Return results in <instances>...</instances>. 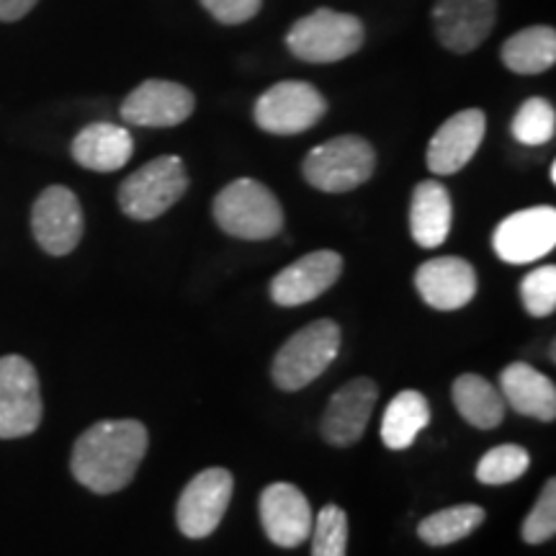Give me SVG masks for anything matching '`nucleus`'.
Wrapping results in <instances>:
<instances>
[{
  "instance_id": "6e6552de",
  "label": "nucleus",
  "mask_w": 556,
  "mask_h": 556,
  "mask_svg": "<svg viewBox=\"0 0 556 556\" xmlns=\"http://www.w3.org/2000/svg\"><path fill=\"white\" fill-rule=\"evenodd\" d=\"M328 111V101L312 83L283 80L255 101V124L270 135H302Z\"/></svg>"
},
{
  "instance_id": "39448f33",
  "label": "nucleus",
  "mask_w": 556,
  "mask_h": 556,
  "mask_svg": "<svg viewBox=\"0 0 556 556\" xmlns=\"http://www.w3.org/2000/svg\"><path fill=\"white\" fill-rule=\"evenodd\" d=\"M377 170V150L356 135H343L317 144L304 157L302 173L312 189L325 193H348L364 186Z\"/></svg>"
},
{
  "instance_id": "aec40b11",
  "label": "nucleus",
  "mask_w": 556,
  "mask_h": 556,
  "mask_svg": "<svg viewBox=\"0 0 556 556\" xmlns=\"http://www.w3.org/2000/svg\"><path fill=\"white\" fill-rule=\"evenodd\" d=\"M500 387L507 405L516 409L518 415L536 417V420L552 422L556 417V387L554 381L536 371L533 366L510 364L500 374Z\"/></svg>"
},
{
  "instance_id": "dca6fc26",
  "label": "nucleus",
  "mask_w": 556,
  "mask_h": 556,
  "mask_svg": "<svg viewBox=\"0 0 556 556\" xmlns=\"http://www.w3.org/2000/svg\"><path fill=\"white\" fill-rule=\"evenodd\" d=\"M377 400L379 387L366 377L348 381L343 389H338L332 394L328 409H325L323 426H319L325 441L338 448H348L358 443L361 435L366 433Z\"/></svg>"
},
{
  "instance_id": "f8f14e48",
  "label": "nucleus",
  "mask_w": 556,
  "mask_h": 556,
  "mask_svg": "<svg viewBox=\"0 0 556 556\" xmlns=\"http://www.w3.org/2000/svg\"><path fill=\"white\" fill-rule=\"evenodd\" d=\"M197 109V99L186 86L173 80H144L122 103V119L135 127H178Z\"/></svg>"
},
{
  "instance_id": "1a4fd4ad",
  "label": "nucleus",
  "mask_w": 556,
  "mask_h": 556,
  "mask_svg": "<svg viewBox=\"0 0 556 556\" xmlns=\"http://www.w3.org/2000/svg\"><path fill=\"white\" fill-rule=\"evenodd\" d=\"M31 232L39 248L54 258L73 253L86 232L78 197L67 186H47L31 206Z\"/></svg>"
},
{
  "instance_id": "c756f323",
  "label": "nucleus",
  "mask_w": 556,
  "mask_h": 556,
  "mask_svg": "<svg viewBox=\"0 0 556 556\" xmlns=\"http://www.w3.org/2000/svg\"><path fill=\"white\" fill-rule=\"evenodd\" d=\"M520 533H523L526 544H533V546L554 539V533H556V482L554 479H548V482L544 484L536 505H533V510L528 513L523 520Z\"/></svg>"
},
{
  "instance_id": "412c9836",
  "label": "nucleus",
  "mask_w": 556,
  "mask_h": 556,
  "mask_svg": "<svg viewBox=\"0 0 556 556\" xmlns=\"http://www.w3.org/2000/svg\"><path fill=\"white\" fill-rule=\"evenodd\" d=\"M451 197L446 186L438 180H422L415 186L413 204H409V229L420 248H441L451 232Z\"/></svg>"
},
{
  "instance_id": "4468645a",
  "label": "nucleus",
  "mask_w": 556,
  "mask_h": 556,
  "mask_svg": "<svg viewBox=\"0 0 556 556\" xmlns=\"http://www.w3.org/2000/svg\"><path fill=\"white\" fill-rule=\"evenodd\" d=\"M343 274V258L336 250H312V253L283 268L270 281V299L278 307H299L315 302Z\"/></svg>"
},
{
  "instance_id": "9d476101",
  "label": "nucleus",
  "mask_w": 556,
  "mask_h": 556,
  "mask_svg": "<svg viewBox=\"0 0 556 556\" xmlns=\"http://www.w3.org/2000/svg\"><path fill=\"white\" fill-rule=\"evenodd\" d=\"M235 479L227 469H206L186 484L184 495L178 500L176 520L184 536L206 539L217 531L225 518L229 500H232Z\"/></svg>"
},
{
  "instance_id": "cd10ccee",
  "label": "nucleus",
  "mask_w": 556,
  "mask_h": 556,
  "mask_svg": "<svg viewBox=\"0 0 556 556\" xmlns=\"http://www.w3.org/2000/svg\"><path fill=\"white\" fill-rule=\"evenodd\" d=\"M312 556H345L348 516L343 507L325 505L312 520Z\"/></svg>"
},
{
  "instance_id": "f257e3e1",
  "label": "nucleus",
  "mask_w": 556,
  "mask_h": 556,
  "mask_svg": "<svg viewBox=\"0 0 556 556\" xmlns=\"http://www.w3.org/2000/svg\"><path fill=\"white\" fill-rule=\"evenodd\" d=\"M148 443V428L139 420H101L75 441L70 471L96 495H114L135 479Z\"/></svg>"
},
{
  "instance_id": "473e14b6",
  "label": "nucleus",
  "mask_w": 556,
  "mask_h": 556,
  "mask_svg": "<svg viewBox=\"0 0 556 556\" xmlns=\"http://www.w3.org/2000/svg\"><path fill=\"white\" fill-rule=\"evenodd\" d=\"M548 178H552V184H556V163H552V170H548Z\"/></svg>"
},
{
  "instance_id": "a878e982",
  "label": "nucleus",
  "mask_w": 556,
  "mask_h": 556,
  "mask_svg": "<svg viewBox=\"0 0 556 556\" xmlns=\"http://www.w3.org/2000/svg\"><path fill=\"white\" fill-rule=\"evenodd\" d=\"M513 137L528 148H539L554 139L556 131V111L546 99H528L518 109L516 119L510 124Z\"/></svg>"
},
{
  "instance_id": "20e7f679",
  "label": "nucleus",
  "mask_w": 556,
  "mask_h": 556,
  "mask_svg": "<svg viewBox=\"0 0 556 556\" xmlns=\"http://www.w3.org/2000/svg\"><path fill=\"white\" fill-rule=\"evenodd\" d=\"M364 37L366 31L361 18L332 9H317L291 26L287 47L296 60L330 65V62L356 54L364 47Z\"/></svg>"
},
{
  "instance_id": "0eeeda50",
  "label": "nucleus",
  "mask_w": 556,
  "mask_h": 556,
  "mask_svg": "<svg viewBox=\"0 0 556 556\" xmlns=\"http://www.w3.org/2000/svg\"><path fill=\"white\" fill-rule=\"evenodd\" d=\"M45 402L37 368L18 353L0 358V441L26 438L41 426Z\"/></svg>"
},
{
  "instance_id": "2eb2a0df",
  "label": "nucleus",
  "mask_w": 556,
  "mask_h": 556,
  "mask_svg": "<svg viewBox=\"0 0 556 556\" xmlns=\"http://www.w3.org/2000/svg\"><path fill=\"white\" fill-rule=\"evenodd\" d=\"M261 520L270 544L281 548H294L309 539L315 513H312L309 500L304 497V492L299 486L289 482H276L263 490Z\"/></svg>"
},
{
  "instance_id": "7c9ffc66",
  "label": "nucleus",
  "mask_w": 556,
  "mask_h": 556,
  "mask_svg": "<svg viewBox=\"0 0 556 556\" xmlns=\"http://www.w3.org/2000/svg\"><path fill=\"white\" fill-rule=\"evenodd\" d=\"M201 5H204L219 24L235 26L258 16L263 0H201Z\"/></svg>"
},
{
  "instance_id": "bb28decb",
  "label": "nucleus",
  "mask_w": 556,
  "mask_h": 556,
  "mask_svg": "<svg viewBox=\"0 0 556 556\" xmlns=\"http://www.w3.org/2000/svg\"><path fill=\"white\" fill-rule=\"evenodd\" d=\"M528 467H531L528 451L513 446V443H505V446L486 451V454L479 458L477 479L482 484H510L523 477Z\"/></svg>"
},
{
  "instance_id": "393cba45",
  "label": "nucleus",
  "mask_w": 556,
  "mask_h": 556,
  "mask_svg": "<svg viewBox=\"0 0 556 556\" xmlns=\"http://www.w3.org/2000/svg\"><path fill=\"white\" fill-rule=\"evenodd\" d=\"M484 523V510L479 505L464 503L438 510L433 516L422 518L417 526V536L428 546H451L456 541L471 536Z\"/></svg>"
},
{
  "instance_id": "f3484780",
  "label": "nucleus",
  "mask_w": 556,
  "mask_h": 556,
  "mask_svg": "<svg viewBox=\"0 0 556 556\" xmlns=\"http://www.w3.org/2000/svg\"><path fill=\"white\" fill-rule=\"evenodd\" d=\"M486 131L484 111L464 109L443 122L428 144V168L435 176H454L477 155Z\"/></svg>"
},
{
  "instance_id": "b1692460",
  "label": "nucleus",
  "mask_w": 556,
  "mask_h": 556,
  "mask_svg": "<svg viewBox=\"0 0 556 556\" xmlns=\"http://www.w3.org/2000/svg\"><path fill=\"white\" fill-rule=\"evenodd\" d=\"M500 58L518 75L546 73L556 62V31L552 26H528L505 41Z\"/></svg>"
},
{
  "instance_id": "5701e85b",
  "label": "nucleus",
  "mask_w": 556,
  "mask_h": 556,
  "mask_svg": "<svg viewBox=\"0 0 556 556\" xmlns=\"http://www.w3.org/2000/svg\"><path fill=\"white\" fill-rule=\"evenodd\" d=\"M430 422L428 400L415 389L394 394L387 405L384 420H381V441L387 448L405 451L415 443L420 430H426Z\"/></svg>"
},
{
  "instance_id": "9b49d317",
  "label": "nucleus",
  "mask_w": 556,
  "mask_h": 556,
  "mask_svg": "<svg viewBox=\"0 0 556 556\" xmlns=\"http://www.w3.org/2000/svg\"><path fill=\"white\" fill-rule=\"evenodd\" d=\"M492 245L500 261L513 263V266H526V263L544 258L556 245V208L531 206L510 214L497 225Z\"/></svg>"
},
{
  "instance_id": "6ab92c4d",
  "label": "nucleus",
  "mask_w": 556,
  "mask_h": 556,
  "mask_svg": "<svg viewBox=\"0 0 556 556\" xmlns=\"http://www.w3.org/2000/svg\"><path fill=\"white\" fill-rule=\"evenodd\" d=\"M70 152H73L75 163L86 170L114 173L124 168L135 155V139H131L129 129L119 127V124L96 122L78 131Z\"/></svg>"
},
{
  "instance_id": "c85d7f7f",
  "label": "nucleus",
  "mask_w": 556,
  "mask_h": 556,
  "mask_svg": "<svg viewBox=\"0 0 556 556\" xmlns=\"http://www.w3.org/2000/svg\"><path fill=\"white\" fill-rule=\"evenodd\" d=\"M520 299L528 315L546 317L556 309V268H536L531 270L520 283Z\"/></svg>"
},
{
  "instance_id": "f03ea898",
  "label": "nucleus",
  "mask_w": 556,
  "mask_h": 556,
  "mask_svg": "<svg viewBox=\"0 0 556 556\" xmlns=\"http://www.w3.org/2000/svg\"><path fill=\"white\" fill-rule=\"evenodd\" d=\"M214 219L238 240H270L283 229V208L268 186L240 178L217 193Z\"/></svg>"
},
{
  "instance_id": "4be33fe9",
  "label": "nucleus",
  "mask_w": 556,
  "mask_h": 556,
  "mask_svg": "<svg viewBox=\"0 0 556 556\" xmlns=\"http://www.w3.org/2000/svg\"><path fill=\"white\" fill-rule=\"evenodd\" d=\"M451 394H454V405L458 409V415H462L469 426H475L479 430H492L503 422V394H500L484 377H479V374H462V377L454 381Z\"/></svg>"
},
{
  "instance_id": "2f4dec72",
  "label": "nucleus",
  "mask_w": 556,
  "mask_h": 556,
  "mask_svg": "<svg viewBox=\"0 0 556 556\" xmlns=\"http://www.w3.org/2000/svg\"><path fill=\"white\" fill-rule=\"evenodd\" d=\"M39 0H0V21L11 24V21L24 18Z\"/></svg>"
},
{
  "instance_id": "7ed1b4c3",
  "label": "nucleus",
  "mask_w": 556,
  "mask_h": 556,
  "mask_svg": "<svg viewBox=\"0 0 556 556\" xmlns=\"http://www.w3.org/2000/svg\"><path fill=\"white\" fill-rule=\"evenodd\" d=\"M340 353V328L332 319H317L294 332L276 353L270 377L283 392H299L328 371Z\"/></svg>"
},
{
  "instance_id": "ddd939ff",
  "label": "nucleus",
  "mask_w": 556,
  "mask_h": 556,
  "mask_svg": "<svg viewBox=\"0 0 556 556\" xmlns=\"http://www.w3.org/2000/svg\"><path fill=\"white\" fill-rule=\"evenodd\" d=\"M497 21V0H435L433 24L438 41L456 54L475 52Z\"/></svg>"
},
{
  "instance_id": "423d86ee",
  "label": "nucleus",
  "mask_w": 556,
  "mask_h": 556,
  "mask_svg": "<svg viewBox=\"0 0 556 556\" xmlns=\"http://www.w3.org/2000/svg\"><path fill=\"white\" fill-rule=\"evenodd\" d=\"M189 191V173L184 160L163 155L144 163L142 168L119 186V206L127 217L150 222L163 217Z\"/></svg>"
},
{
  "instance_id": "a211bd4d",
  "label": "nucleus",
  "mask_w": 556,
  "mask_h": 556,
  "mask_svg": "<svg viewBox=\"0 0 556 556\" xmlns=\"http://www.w3.org/2000/svg\"><path fill=\"white\" fill-rule=\"evenodd\" d=\"M415 287L422 302L438 312H454L467 307L477 294V270L469 261L456 255H443L422 263L415 274Z\"/></svg>"
}]
</instances>
